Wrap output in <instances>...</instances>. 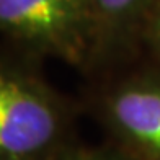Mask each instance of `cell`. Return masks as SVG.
Masks as SVG:
<instances>
[{
  "label": "cell",
  "mask_w": 160,
  "mask_h": 160,
  "mask_svg": "<svg viewBox=\"0 0 160 160\" xmlns=\"http://www.w3.org/2000/svg\"><path fill=\"white\" fill-rule=\"evenodd\" d=\"M0 34L25 59L54 57L88 67L92 33L85 0H0Z\"/></svg>",
  "instance_id": "7a4b0ae2"
},
{
  "label": "cell",
  "mask_w": 160,
  "mask_h": 160,
  "mask_svg": "<svg viewBox=\"0 0 160 160\" xmlns=\"http://www.w3.org/2000/svg\"><path fill=\"white\" fill-rule=\"evenodd\" d=\"M69 118L30 59H0V160H52L65 149Z\"/></svg>",
  "instance_id": "6da1fadb"
},
{
  "label": "cell",
  "mask_w": 160,
  "mask_h": 160,
  "mask_svg": "<svg viewBox=\"0 0 160 160\" xmlns=\"http://www.w3.org/2000/svg\"><path fill=\"white\" fill-rule=\"evenodd\" d=\"M158 0H85L90 18V59L87 69L110 62L142 36Z\"/></svg>",
  "instance_id": "277c9868"
},
{
  "label": "cell",
  "mask_w": 160,
  "mask_h": 160,
  "mask_svg": "<svg viewBox=\"0 0 160 160\" xmlns=\"http://www.w3.org/2000/svg\"><path fill=\"white\" fill-rule=\"evenodd\" d=\"M52 160H131L113 149H69L65 147Z\"/></svg>",
  "instance_id": "5b68a950"
},
{
  "label": "cell",
  "mask_w": 160,
  "mask_h": 160,
  "mask_svg": "<svg viewBox=\"0 0 160 160\" xmlns=\"http://www.w3.org/2000/svg\"><path fill=\"white\" fill-rule=\"evenodd\" d=\"M142 38L149 44L150 51L157 56V59L160 61V0L155 3L147 23H145Z\"/></svg>",
  "instance_id": "8992f818"
},
{
  "label": "cell",
  "mask_w": 160,
  "mask_h": 160,
  "mask_svg": "<svg viewBox=\"0 0 160 160\" xmlns=\"http://www.w3.org/2000/svg\"><path fill=\"white\" fill-rule=\"evenodd\" d=\"M100 116L131 160H160V74L116 82L100 100Z\"/></svg>",
  "instance_id": "3957f363"
}]
</instances>
